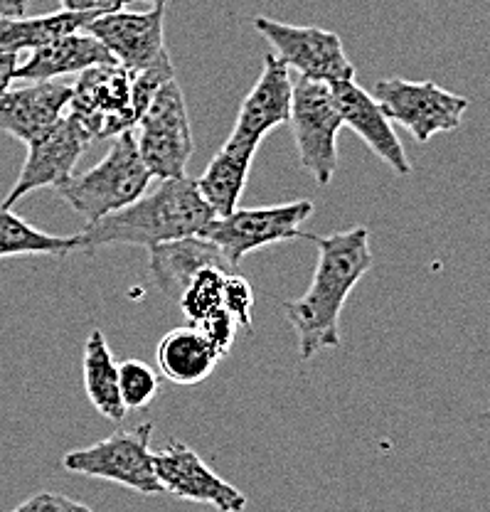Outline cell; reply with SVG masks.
Wrapping results in <instances>:
<instances>
[{"label": "cell", "instance_id": "6da1fadb", "mask_svg": "<svg viewBox=\"0 0 490 512\" xmlns=\"http://www.w3.org/2000/svg\"><path fill=\"white\" fill-rule=\"evenodd\" d=\"M318 247V264L308 291L284 303V313L296 330L303 360L340 345V316L353 288L372 269L370 232L353 227L326 237L303 234Z\"/></svg>", "mask_w": 490, "mask_h": 512}, {"label": "cell", "instance_id": "7a4b0ae2", "mask_svg": "<svg viewBox=\"0 0 490 512\" xmlns=\"http://www.w3.org/2000/svg\"><path fill=\"white\" fill-rule=\"evenodd\" d=\"M212 217H217L202 200L197 180L170 178L161 180L156 190L143 192L136 202L124 210L111 212L97 222H87L77 237V252L89 254L111 244H133V247H156L170 239L195 237L205 232Z\"/></svg>", "mask_w": 490, "mask_h": 512}, {"label": "cell", "instance_id": "3957f363", "mask_svg": "<svg viewBox=\"0 0 490 512\" xmlns=\"http://www.w3.org/2000/svg\"><path fill=\"white\" fill-rule=\"evenodd\" d=\"M151 183L153 175L138 156L131 128L111 138V148L94 168L72 175L57 192L74 212L87 217V222H97L136 202Z\"/></svg>", "mask_w": 490, "mask_h": 512}, {"label": "cell", "instance_id": "277c9868", "mask_svg": "<svg viewBox=\"0 0 490 512\" xmlns=\"http://www.w3.org/2000/svg\"><path fill=\"white\" fill-rule=\"evenodd\" d=\"M136 146L153 178L170 180L188 175V160L195 153L188 104L178 79L158 89L151 104L136 121Z\"/></svg>", "mask_w": 490, "mask_h": 512}, {"label": "cell", "instance_id": "5b68a950", "mask_svg": "<svg viewBox=\"0 0 490 512\" xmlns=\"http://www.w3.org/2000/svg\"><path fill=\"white\" fill-rule=\"evenodd\" d=\"M153 424L143 421L136 429L116 431L109 439L97 441L87 448L67 451L62 466L79 476L111 480L141 495H161L151 451Z\"/></svg>", "mask_w": 490, "mask_h": 512}, {"label": "cell", "instance_id": "8992f818", "mask_svg": "<svg viewBox=\"0 0 490 512\" xmlns=\"http://www.w3.org/2000/svg\"><path fill=\"white\" fill-rule=\"evenodd\" d=\"M289 124L303 168L326 188L338 170V133L343 128L330 84L294 79Z\"/></svg>", "mask_w": 490, "mask_h": 512}, {"label": "cell", "instance_id": "52a82bcc", "mask_svg": "<svg viewBox=\"0 0 490 512\" xmlns=\"http://www.w3.org/2000/svg\"><path fill=\"white\" fill-rule=\"evenodd\" d=\"M372 96L387 119L407 128L419 143H426L436 133L456 131L471 106L468 96L446 92L436 82H409L404 77L380 79Z\"/></svg>", "mask_w": 490, "mask_h": 512}, {"label": "cell", "instance_id": "ba28073f", "mask_svg": "<svg viewBox=\"0 0 490 512\" xmlns=\"http://www.w3.org/2000/svg\"><path fill=\"white\" fill-rule=\"evenodd\" d=\"M313 215V202L296 200L284 205L254 207V210H232L225 217H212L200 237H207L220 247L229 264L237 269L249 252L269 244L289 242L303 237L301 224Z\"/></svg>", "mask_w": 490, "mask_h": 512}, {"label": "cell", "instance_id": "9c48e42d", "mask_svg": "<svg viewBox=\"0 0 490 512\" xmlns=\"http://www.w3.org/2000/svg\"><path fill=\"white\" fill-rule=\"evenodd\" d=\"M252 25L274 47V55L289 69H296L298 77L326 84L355 79L353 62L335 32L313 25H289L264 15L254 18Z\"/></svg>", "mask_w": 490, "mask_h": 512}, {"label": "cell", "instance_id": "30bf717a", "mask_svg": "<svg viewBox=\"0 0 490 512\" xmlns=\"http://www.w3.org/2000/svg\"><path fill=\"white\" fill-rule=\"evenodd\" d=\"M67 116L87 133L89 141L114 138L136 128L129 72L119 64H99L79 74L72 84Z\"/></svg>", "mask_w": 490, "mask_h": 512}, {"label": "cell", "instance_id": "8fae6325", "mask_svg": "<svg viewBox=\"0 0 490 512\" xmlns=\"http://www.w3.org/2000/svg\"><path fill=\"white\" fill-rule=\"evenodd\" d=\"M158 483L163 493L190 503L212 505L217 512H244L249 500L237 485L217 476L200 458V453L180 441H168L161 451L153 453Z\"/></svg>", "mask_w": 490, "mask_h": 512}, {"label": "cell", "instance_id": "7c38bea8", "mask_svg": "<svg viewBox=\"0 0 490 512\" xmlns=\"http://www.w3.org/2000/svg\"><path fill=\"white\" fill-rule=\"evenodd\" d=\"M89 136L65 114L45 136L28 143V158L15 180L13 190L3 200V207H13L30 192L42 188H60L74 175V165L87 151Z\"/></svg>", "mask_w": 490, "mask_h": 512}, {"label": "cell", "instance_id": "4fadbf2b", "mask_svg": "<svg viewBox=\"0 0 490 512\" xmlns=\"http://www.w3.org/2000/svg\"><path fill=\"white\" fill-rule=\"evenodd\" d=\"M84 32L97 37L126 72L151 67L168 55L165 50V5H153L146 13H133L124 8L109 15H99L84 28Z\"/></svg>", "mask_w": 490, "mask_h": 512}, {"label": "cell", "instance_id": "5bb4252c", "mask_svg": "<svg viewBox=\"0 0 490 512\" xmlns=\"http://www.w3.org/2000/svg\"><path fill=\"white\" fill-rule=\"evenodd\" d=\"M330 92H333L343 126L353 128L362 138V143L382 163L390 165L399 178H409L412 175V163H409L404 146L399 143L397 133H394L392 121L387 119L382 106L375 101V96L365 92L355 79L333 82L330 84Z\"/></svg>", "mask_w": 490, "mask_h": 512}, {"label": "cell", "instance_id": "9a60e30c", "mask_svg": "<svg viewBox=\"0 0 490 512\" xmlns=\"http://www.w3.org/2000/svg\"><path fill=\"white\" fill-rule=\"evenodd\" d=\"M69 99H72V84L57 79L5 89L0 92V131L23 143H33L67 114Z\"/></svg>", "mask_w": 490, "mask_h": 512}, {"label": "cell", "instance_id": "2e32d148", "mask_svg": "<svg viewBox=\"0 0 490 512\" xmlns=\"http://www.w3.org/2000/svg\"><path fill=\"white\" fill-rule=\"evenodd\" d=\"M291 96H294V79H291L289 67L276 55H269L257 84L239 106L237 121L229 136L262 146L266 133L289 124Z\"/></svg>", "mask_w": 490, "mask_h": 512}, {"label": "cell", "instance_id": "e0dca14e", "mask_svg": "<svg viewBox=\"0 0 490 512\" xmlns=\"http://www.w3.org/2000/svg\"><path fill=\"white\" fill-rule=\"evenodd\" d=\"M207 266L237 274V269L229 264L220 247L207 237H200V234L148 247V274H151L153 286L163 296L175 298V301L183 296L185 286L193 281L197 271L207 269Z\"/></svg>", "mask_w": 490, "mask_h": 512}, {"label": "cell", "instance_id": "ac0fdd59", "mask_svg": "<svg viewBox=\"0 0 490 512\" xmlns=\"http://www.w3.org/2000/svg\"><path fill=\"white\" fill-rule=\"evenodd\" d=\"M99 64H116L114 55L89 32H69L57 37L50 45L30 52L25 62H20L15 79L25 82H50V79L67 77V74H82Z\"/></svg>", "mask_w": 490, "mask_h": 512}, {"label": "cell", "instance_id": "d6986e66", "mask_svg": "<svg viewBox=\"0 0 490 512\" xmlns=\"http://www.w3.org/2000/svg\"><path fill=\"white\" fill-rule=\"evenodd\" d=\"M257 148V143L229 136L225 146L207 163L205 173L197 178V190H200L202 200L210 205L217 217H225L239 207V197L247 188Z\"/></svg>", "mask_w": 490, "mask_h": 512}, {"label": "cell", "instance_id": "ffe728a7", "mask_svg": "<svg viewBox=\"0 0 490 512\" xmlns=\"http://www.w3.org/2000/svg\"><path fill=\"white\" fill-rule=\"evenodd\" d=\"M220 360L222 355L197 325L168 330L156 350L158 370L163 372V377L183 387L205 382Z\"/></svg>", "mask_w": 490, "mask_h": 512}, {"label": "cell", "instance_id": "44dd1931", "mask_svg": "<svg viewBox=\"0 0 490 512\" xmlns=\"http://www.w3.org/2000/svg\"><path fill=\"white\" fill-rule=\"evenodd\" d=\"M84 389L92 407L109 421H121L129 409L119 392V365L101 330H92L84 345Z\"/></svg>", "mask_w": 490, "mask_h": 512}, {"label": "cell", "instance_id": "7402d4cb", "mask_svg": "<svg viewBox=\"0 0 490 512\" xmlns=\"http://www.w3.org/2000/svg\"><path fill=\"white\" fill-rule=\"evenodd\" d=\"M94 18L97 15L72 10H57L37 18H0V52L18 55L23 50H40L57 37L84 30Z\"/></svg>", "mask_w": 490, "mask_h": 512}, {"label": "cell", "instance_id": "603a6c76", "mask_svg": "<svg viewBox=\"0 0 490 512\" xmlns=\"http://www.w3.org/2000/svg\"><path fill=\"white\" fill-rule=\"evenodd\" d=\"M77 252V237H57L25 222L13 207L0 205V259L10 256H67Z\"/></svg>", "mask_w": 490, "mask_h": 512}, {"label": "cell", "instance_id": "cb8c5ba5", "mask_svg": "<svg viewBox=\"0 0 490 512\" xmlns=\"http://www.w3.org/2000/svg\"><path fill=\"white\" fill-rule=\"evenodd\" d=\"M239 274V271H237ZM229 271L215 269V266H207V269L197 271L188 286H185L183 296L178 298L180 308L188 316L190 325L202 323L207 316H212L215 311H220L222 306V293H225V279Z\"/></svg>", "mask_w": 490, "mask_h": 512}, {"label": "cell", "instance_id": "d4e9b609", "mask_svg": "<svg viewBox=\"0 0 490 512\" xmlns=\"http://www.w3.org/2000/svg\"><path fill=\"white\" fill-rule=\"evenodd\" d=\"M119 392L126 409H146L158 394V375L141 360H126L119 365Z\"/></svg>", "mask_w": 490, "mask_h": 512}, {"label": "cell", "instance_id": "484cf974", "mask_svg": "<svg viewBox=\"0 0 490 512\" xmlns=\"http://www.w3.org/2000/svg\"><path fill=\"white\" fill-rule=\"evenodd\" d=\"M175 77V67L170 62V55H165L158 60L156 64L146 69H138V72H129V82H131V104L133 111H136V121L138 116L146 111V106L151 104V99L156 96L158 89L163 87L165 82Z\"/></svg>", "mask_w": 490, "mask_h": 512}, {"label": "cell", "instance_id": "4316f807", "mask_svg": "<svg viewBox=\"0 0 490 512\" xmlns=\"http://www.w3.org/2000/svg\"><path fill=\"white\" fill-rule=\"evenodd\" d=\"M222 306L225 311L237 320L239 328L252 330V306H254V291L249 281L242 274H229L225 279V293H222Z\"/></svg>", "mask_w": 490, "mask_h": 512}, {"label": "cell", "instance_id": "83f0119b", "mask_svg": "<svg viewBox=\"0 0 490 512\" xmlns=\"http://www.w3.org/2000/svg\"><path fill=\"white\" fill-rule=\"evenodd\" d=\"M197 328H200L202 333H205V338L215 345V350L225 357L229 348L234 345V335H237V320L229 316L225 308H220V311H215L212 316H207L202 323H197Z\"/></svg>", "mask_w": 490, "mask_h": 512}, {"label": "cell", "instance_id": "f1b7e54d", "mask_svg": "<svg viewBox=\"0 0 490 512\" xmlns=\"http://www.w3.org/2000/svg\"><path fill=\"white\" fill-rule=\"evenodd\" d=\"M62 10H72V13H92V15H109L116 10L129 8L131 0H60Z\"/></svg>", "mask_w": 490, "mask_h": 512}, {"label": "cell", "instance_id": "f546056e", "mask_svg": "<svg viewBox=\"0 0 490 512\" xmlns=\"http://www.w3.org/2000/svg\"><path fill=\"white\" fill-rule=\"evenodd\" d=\"M45 512H94L89 505L79 503V500L67 498L62 493H50L47 495V510Z\"/></svg>", "mask_w": 490, "mask_h": 512}, {"label": "cell", "instance_id": "4dcf8cb0", "mask_svg": "<svg viewBox=\"0 0 490 512\" xmlns=\"http://www.w3.org/2000/svg\"><path fill=\"white\" fill-rule=\"evenodd\" d=\"M20 57L13 55V52H0V92L13 87L15 72L20 67Z\"/></svg>", "mask_w": 490, "mask_h": 512}, {"label": "cell", "instance_id": "1f68e13d", "mask_svg": "<svg viewBox=\"0 0 490 512\" xmlns=\"http://www.w3.org/2000/svg\"><path fill=\"white\" fill-rule=\"evenodd\" d=\"M28 0H0V18H25Z\"/></svg>", "mask_w": 490, "mask_h": 512}, {"label": "cell", "instance_id": "d6a6232c", "mask_svg": "<svg viewBox=\"0 0 490 512\" xmlns=\"http://www.w3.org/2000/svg\"><path fill=\"white\" fill-rule=\"evenodd\" d=\"M47 495L50 493H35L33 498H28L25 503H20L18 508L10 512H45L47 510Z\"/></svg>", "mask_w": 490, "mask_h": 512}, {"label": "cell", "instance_id": "836d02e7", "mask_svg": "<svg viewBox=\"0 0 490 512\" xmlns=\"http://www.w3.org/2000/svg\"><path fill=\"white\" fill-rule=\"evenodd\" d=\"M148 3H153V5H168V0H148Z\"/></svg>", "mask_w": 490, "mask_h": 512}]
</instances>
